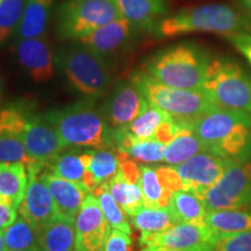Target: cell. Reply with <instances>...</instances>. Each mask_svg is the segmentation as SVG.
Returning a JSON list of instances; mask_svg holds the SVG:
<instances>
[{
	"label": "cell",
	"instance_id": "31",
	"mask_svg": "<svg viewBox=\"0 0 251 251\" xmlns=\"http://www.w3.org/2000/svg\"><path fill=\"white\" fill-rule=\"evenodd\" d=\"M31 113L25 102L8 105L0 111V134H9L23 137L29 124ZM23 140V139H21Z\"/></svg>",
	"mask_w": 251,
	"mask_h": 251
},
{
	"label": "cell",
	"instance_id": "25",
	"mask_svg": "<svg viewBox=\"0 0 251 251\" xmlns=\"http://www.w3.org/2000/svg\"><path fill=\"white\" fill-rule=\"evenodd\" d=\"M179 125L181 126L180 133L165 147L164 151V162L171 166L181 164L197 153L208 150L205 143L198 139L190 128Z\"/></svg>",
	"mask_w": 251,
	"mask_h": 251
},
{
	"label": "cell",
	"instance_id": "14",
	"mask_svg": "<svg viewBox=\"0 0 251 251\" xmlns=\"http://www.w3.org/2000/svg\"><path fill=\"white\" fill-rule=\"evenodd\" d=\"M139 33L129 21L118 18L78 41L90 47L108 62V58L117 57L127 51Z\"/></svg>",
	"mask_w": 251,
	"mask_h": 251
},
{
	"label": "cell",
	"instance_id": "20",
	"mask_svg": "<svg viewBox=\"0 0 251 251\" xmlns=\"http://www.w3.org/2000/svg\"><path fill=\"white\" fill-rule=\"evenodd\" d=\"M54 2L55 0H25L23 19L14 40L46 35Z\"/></svg>",
	"mask_w": 251,
	"mask_h": 251
},
{
	"label": "cell",
	"instance_id": "33",
	"mask_svg": "<svg viewBox=\"0 0 251 251\" xmlns=\"http://www.w3.org/2000/svg\"><path fill=\"white\" fill-rule=\"evenodd\" d=\"M169 118H171L170 114L149 103V107L128 126V130L137 139H150L153 137L157 127Z\"/></svg>",
	"mask_w": 251,
	"mask_h": 251
},
{
	"label": "cell",
	"instance_id": "9",
	"mask_svg": "<svg viewBox=\"0 0 251 251\" xmlns=\"http://www.w3.org/2000/svg\"><path fill=\"white\" fill-rule=\"evenodd\" d=\"M219 236L206 224H177L156 234H141V247H163L176 251H214Z\"/></svg>",
	"mask_w": 251,
	"mask_h": 251
},
{
	"label": "cell",
	"instance_id": "19",
	"mask_svg": "<svg viewBox=\"0 0 251 251\" xmlns=\"http://www.w3.org/2000/svg\"><path fill=\"white\" fill-rule=\"evenodd\" d=\"M39 251H76L75 220L58 214L40 226Z\"/></svg>",
	"mask_w": 251,
	"mask_h": 251
},
{
	"label": "cell",
	"instance_id": "3",
	"mask_svg": "<svg viewBox=\"0 0 251 251\" xmlns=\"http://www.w3.org/2000/svg\"><path fill=\"white\" fill-rule=\"evenodd\" d=\"M43 117L54 126L67 147L113 149V128L94 99L85 98L68 107L47 112Z\"/></svg>",
	"mask_w": 251,
	"mask_h": 251
},
{
	"label": "cell",
	"instance_id": "13",
	"mask_svg": "<svg viewBox=\"0 0 251 251\" xmlns=\"http://www.w3.org/2000/svg\"><path fill=\"white\" fill-rule=\"evenodd\" d=\"M31 159L47 168L65 148V143L54 126L46 118L33 114L21 137Z\"/></svg>",
	"mask_w": 251,
	"mask_h": 251
},
{
	"label": "cell",
	"instance_id": "45",
	"mask_svg": "<svg viewBox=\"0 0 251 251\" xmlns=\"http://www.w3.org/2000/svg\"><path fill=\"white\" fill-rule=\"evenodd\" d=\"M1 94H2V91H1V83H0V99H1Z\"/></svg>",
	"mask_w": 251,
	"mask_h": 251
},
{
	"label": "cell",
	"instance_id": "16",
	"mask_svg": "<svg viewBox=\"0 0 251 251\" xmlns=\"http://www.w3.org/2000/svg\"><path fill=\"white\" fill-rule=\"evenodd\" d=\"M19 213L36 227L51 221L59 214L49 188L40 174L28 172L27 188L19 206Z\"/></svg>",
	"mask_w": 251,
	"mask_h": 251
},
{
	"label": "cell",
	"instance_id": "11",
	"mask_svg": "<svg viewBox=\"0 0 251 251\" xmlns=\"http://www.w3.org/2000/svg\"><path fill=\"white\" fill-rule=\"evenodd\" d=\"M76 251H103L112 228L97 198L90 193L75 218Z\"/></svg>",
	"mask_w": 251,
	"mask_h": 251
},
{
	"label": "cell",
	"instance_id": "38",
	"mask_svg": "<svg viewBox=\"0 0 251 251\" xmlns=\"http://www.w3.org/2000/svg\"><path fill=\"white\" fill-rule=\"evenodd\" d=\"M131 246H133L131 235L118 229H112L103 251H131Z\"/></svg>",
	"mask_w": 251,
	"mask_h": 251
},
{
	"label": "cell",
	"instance_id": "10",
	"mask_svg": "<svg viewBox=\"0 0 251 251\" xmlns=\"http://www.w3.org/2000/svg\"><path fill=\"white\" fill-rule=\"evenodd\" d=\"M231 162L213 150H203L175 166L183 181V190L197 194L200 199L216 184Z\"/></svg>",
	"mask_w": 251,
	"mask_h": 251
},
{
	"label": "cell",
	"instance_id": "6",
	"mask_svg": "<svg viewBox=\"0 0 251 251\" xmlns=\"http://www.w3.org/2000/svg\"><path fill=\"white\" fill-rule=\"evenodd\" d=\"M202 91L215 106L251 113V77L233 59H212Z\"/></svg>",
	"mask_w": 251,
	"mask_h": 251
},
{
	"label": "cell",
	"instance_id": "24",
	"mask_svg": "<svg viewBox=\"0 0 251 251\" xmlns=\"http://www.w3.org/2000/svg\"><path fill=\"white\" fill-rule=\"evenodd\" d=\"M2 233L7 251H39V227L24 216H18Z\"/></svg>",
	"mask_w": 251,
	"mask_h": 251
},
{
	"label": "cell",
	"instance_id": "12",
	"mask_svg": "<svg viewBox=\"0 0 251 251\" xmlns=\"http://www.w3.org/2000/svg\"><path fill=\"white\" fill-rule=\"evenodd\" d=\"M148 107V100L130 80L118 83L101 111L112 128H121L128 127Z\"/></svg>",
	"mask_w": 251,
	"mask_h": 251
},
{
	"label": "cell",
	"instance_id": "4",
	"mask_svg": "<svg viewBox=\"0 0 251 251\" xmlns=\"http://www.w3.org/2000/svg\"><path fill=\"white\" fill-rule=\"evenodd\" d=\"M55 64L72 89L85 98L98 99L112 85L109 63L79 41H68L59 47L55 54Z\"/></svg>",
	"mask_w": 251,
	"mask_h": 251
},
{
	"label": "cell",
	"instance_id": "23",
	"mask_svg": "<svg viewBox=\"0 0 251 251\" xmlns=\"http://www.w3.org/2000/svg\"><path fill=\"white\" fill-rule=\"evenodd\" d=\"M205 222L219 237L251 231V212L241 209L211 211L207 212Z\"/></svg>",
	"mask_w": 251,
	"mask_h": 251
},
{
	"label": "cell",
	"instance_id": "36",
	"mask_svg": "<svg viewBox=\"0 0 251 251\" xmlns=\"http://www.w3.org/2000/svg\"><path fill=\"white\" fill-rule=\"evenodd\" d=\"M214 251H251V231L221 236L215 244Z\"/></svg>",
	"mask_w": 251,
	"mask_h": 251
},
{
	"label": "cell",
	"instance_id": "39",
	"mask_svg": "<svg viewBox=\"0 0 251 251\" xmlns=\"http://www.w3.org/2000/svg\"><path fill=\"white\" fill-rule=\"evenodd\" d=\"M180 130L181 126L171 117L168 120L163 121L157 127L155 134H153V139H156L158 142L168 146L171 141H174L177 137V135L180 133Z\"/></svg>",
	"mask_w": 251,
	"mask_h": 251
},
{
	"label": "cell",
	"instance_id": "29",
	"mask_svg": "<svg viewBox=\"0 0 251 251\" xmlns=\"http://www.w3.org/2000/svg\"><path fill=\"white\" fill-rule=\"evenodd\" d=\"M92 194L98 200L103 215L106 216L112 229H118V230L125 231L129 235L133 234V229H131V226L128 221L127 213L113 199L111 193L108 192L107 184L103 183L98 185L93 190Z\"/></svg>",
	"mask_w": 251,
	"mask_h": 251
},
{
	"label": "cell",
	"instance_id": "34",
	"mask_svg": "<svg viewBox=\"0 0 251 251\" xmlns=\"http://www.w3.org/2000/svg\"><path fill=\"white\" fill-rule=\"evenodd\" d=\"M25 0H4L0 2V45L14 35L24 14Z\"/></svg>",
	"mask_w": 251,
	"mask_h": 251
},
{
	"label": "cell",
	"instance_id": "2",
	"mask_svg": "<svg viewBox=\"0 0 251 251\" xmlns=\"http://www.w3.org/2000/svg\"><path fill=\"white\" fill-rule=\"evenodd\" d=\"M190 33H215L225 36L236 33L251 34V15L224 4L183 8L163 19L153 35L175 37Z\"/></svg>",
	"mask_w": 251,
	"mask_h": 251
},
{
	"label": "cell",
	"instance_id": "46",
	"mask_svg": "<svg viewBox=\"0 0 251 251\" xmlns=\"http://www.w3.org/2000/svg\"><path fill=\"white\" fill-rule=\"evenodd\" d=\"M1 1H4V0H0V2H1Z\"/></svg>",
	"mask_w": 251,
	"mask_h": 251
},
{
	"label": "cell",
	"instance_id": "7",
	"mask_svg": "<svg viewBox=\"0 0 251 251\" xmlns=\"http://www.w3.org/2000/svg\"><path fill=\"white\" fill-rule=\"evenodd\" d=\"M130 80L150 105L161 108L175 120H187L199 117L214 106L203 91L176 89L164 85L143 70L135 71Z\"/></svg>",
	"mask_w": 251,
	"mask_h": 251
},
{
	"label": "cell",
	"instance_id": "21",
	"mask_svg": "<svg viewBox=\"0 0 251 251\" xmlns=\"http://www.w3.org/2000/svg\"><path fill=\"white\" fill-rule=\"evenodd\" d=\"M28 184V171L23 163H0V199L18 209Z\"/></svg>",
	"mask_w": 251,
	"mask_h": 251
},
{
	"label": "cell",
	"instance_id": "41",
	"mask_svg": "<svg viewBox=\"0 0 251 251\" xmlns=\"http://www.w3.org/2000/svg\"><path fill=\"white\" fill-rule=\"evenodd\" d=\"M17 208L11 203L0 199V230H4L17 220Z\"/></svg>",
	"mask_w": 251,
	"mask_h": 251
},
{
	"label": "cell",
	"instance_id": "22",
	"mask_svg": "<svg viewBox=\"0 0 251 251\" xmlns=\"http://www.w3.org/2000/svg\"><path fill=\"white\" fill-rule=\"evenodd\" d=\"M168 208L176 224H206L207 209L203 201L191 191L180 190L172 193Z\"/></svg>",
	"mask_w": 251,
	"mask_h": 251
},
{
	"label": "cell",
	"instance_id": "1",
	"mask_svg": "<svg viewBox=\"0 0 251 251\" xmlns=\"http://www.w3.org/2000/svg\"><path fill=\"white\" fill-rule=\"evenodd\" d=\"M212 58L193 43H179L156 52L144 62L142 70L164 85L202 91Z\"/></svg>",
	"mask_w": 251,
	"mask_h": 251
},
{
	"label": "cell",
	"instance_id": "30",
	"mask_svg": "<svg viewBox=\"0 0 251 251\" xmlns=\"http://www.w3.org/2000/svg\"><path fill=\"white\" fill-rule=\"evenodd\" d=\"M46 169V172L77 183H83L86 170L77 150L62 151Z\"/></svg>",
	"mask_w": 251,
	"mask_h": 251
},
{
	"label": "cell",
	"instance_id": "28",
	"mask_svg": "<svg viewBox=\"0 0 251 251\" xmlns=\"http://www.w3.org/2000/svg\"><path fill=\"white\" fill-rule=\"evenodd\" d=\"M0 163H23L28 172L43 170V166L31 159L21 137L9 134H0Z\"/></svg>",
	"mask_w": 251,
	"mask_h": 251
},
{
	"label": "cell",
	"instance_id": "32",
	"mask_svg": "<svg viewBox=\"0 0 251 251\" xmlns=\"http://www.w3.org/2000/svg\"><path fill=\"white\" fill-rule=\"evenodd\" d=\"M89 170L93 175L97 185L108 183L120 170L117 151L108 148L92 150V161Z\"/></svg>",
	"mask_w": 251,
	"mask_h": 251
},
{
	"label": "cell",
	"instance_id": "40",
	"mask_svg": "<svg viewBox=\"0 0 251 251\" xmlns=\"http://www.w3.org/2000/svg\"><path fill=\"white\" fill-rule=\"evenodd\" d=\"M230 41L231 45L248 59L251 65V34L249 33H236L226 36Z\"/></svg>",
	"mask_w": 251,
	"mask_h": 251
},
{
	"label": "cell",
	"instance_id": "27",
	"mask_svg": "<svg viewBox=\"0 0 251 251\" xmlns=\"http://www.w3.org/2000/svg\"><path fill=\"white\" fill-rule=\"evenodd\" d=\"M131 224L141 234L161 233L177 225L169 208L152 207H143L137 214L131 216Z\"/></svg>",
	"mask_w": 251,
	"mask_h": 251
},
{
	"label": "cell",
	"instance_id": "35",
	"mask_svg": "<svg viewBox=\"0 0 251 251\" xmlns=\"http://www.w3.org/2000/svg\"><path fill=\"white\" fill-rule=\"evenodd\" d=\"M140 186L142 190L144 207L159 208L158 201L161 199L163 188L156 175V169L151 166H141Z\"/></svg>",
	"mask_w": 251,
	"mask_h": 251
},
{
	"label": "cell",
	"instance_id": "42",
	"mask_svg": "<svg viewBox=\"0 0 251 251\" xmlns=\"http://www.w3.org/2000/svg\"><path fill=\"white\" fill-rule=\"evenodd\" d=\"M236 5L240 8H242L244 12L251 15V0H234Z\"/></svg>",
	"mask_w": 251,
	"mask_h": 251
},
{
	"label": "cell",
	"instance_id": "37",
	"mask_svg": "<svg viewBox=\"0 0 251 251\" xmlns=\"http://www.w3.org/2000/svg\"><path fill=\"white\" fill-rule=\"evenodd\" d=\"M156 175L159 184L164 191L176 192L183 190V181L175 166H159L156 168Z\"/></svg>",
	"mask_w": 251,
	"mask_h": 251
},
{
	"label": "cell",
	"instance_id": "43",
	"mask_svg": "<svg viewBox=\"0 0 251 251\" xmlns=\"http://www.w3.org/2000/svg\"><path fill=\"white\" fill-rule=\"evenodd\" d=\"M141 251H176L163 247H144Z\"/></svg>",
	"mask_w": 251,
	"mask_h": 251
},
{
	"label": "cell",
	"instance_id": "17",
	"mask_svg": "<svg viewBox=\"0 0 251 251\" xmlns=\"http://www.w3.org/2000/svg\"><path fill=\"white\" fill-rule=\"evenodd\" d=\"M121 18L139 31L153 33L169 13L168 0H114Z\"/></svg>",
	"mask_w": 251,
	"mask_h": 251
},
{
	"label": "cell",
	"instance_id": "18",
	"mask_svg": "<svg viewBox=\"0 0 251 251\" xmlns=\"http://www.w3.org/2000/svg\"><path fill=\"white\" fill-rule=\"evenodd\" d=\"M41 177L48 186L59 214L75 220L85 198L91 193L89 188L83 183L64 179L49 172H43Z\"/></svg>",
	"mask_w": 251,
	"mask_h": 251
},
{
	"label": "cell",
	"instance_id": "26",
	"mask_svg": "<svg viewBox=\"0 0 251 251\" xmlns=\"http://www.w3.org/2000/svg\"><path fill=\"white\" fill-rule=\"evenodd\" d=\"M107 188L113 199L117 201L130 218L143 208V196L140 184L127 183L122 177L120 170L114 178L108 181Z\"/></svg>",
	"mask_w": 251,
	"mask_h": 251
},
{
	"label": "cell",
	"instance_id": "8",
	"mask_svg": "<svg viewBox=\"0 0 251 251\" xmlns=\"http://www.w3.org/2000/svg\"><path fill=\"white\" fill-rule=\"evenodd\" d=\"M201 200L207 212L220 209L251 212V164L231 163Z\"/></svg>",
	"mask_w": 251,
	"mask_h": 251
},
{
	"label": "cell",
	"instance_id": "15",
	"mask_svg": "<svg viewBox=\"0 0 251 251\" xmlns=\"http://www.w3.org/2000/svg\"><path fill=\"white\" fill-rule=\"evenodd\" d=\"M18 62L36 83H45L55 74V54L48 36L15 40Z\"/></svg>",
	"mask_w": 251,
	"mask_h": 251
},
{
	"label": "cell",
	"instance_id": "5",
	"mask_svg": "<svg viewBox=\"0 0 251 251\" xmlns=\"http://www.w3.org/2000/svg\"><path fill=\"white\" fill-rule=\"evenodd\" d=\"M118 18L121 15L114 0H64L55 12L56 35L78 41Z\"/></svg>",
	"mask_w": 251,
	"mask_h": 251
},
{
	"label": "cell",
	"instance_id": "44",
	"mask_svg": "<svg viewBox=\"0 0 251 251\" xmlns=\"http://www.w3.org/2000/svg\"><path fill=\"white\" fill-rule=\"evenodd\" d=\"M0 251H7V248H6V244H5L4 233H2V230H0Z\"/></svg>",
	"mask_w": 251,
	"mask_h": 251
}]
</instances>
